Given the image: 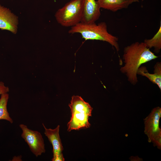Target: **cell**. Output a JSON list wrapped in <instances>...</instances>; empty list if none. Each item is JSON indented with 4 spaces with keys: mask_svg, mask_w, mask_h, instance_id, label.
<instances>
[{
    "mask_svg": "<svg viewBox=\"0 0 161 161\" xmlns=\"http://www.w3.org/2000/svg\"><path fill=\"white\" fill-rule=\"evenodd\" d=\"M144 42H136L125 47L123 59L124 65L120 69L133 84L138 81L137 71L142 64L158 58Z\"/></svg>",
    "mask_w": 161,
    "mask_h": 161,
    "instance_id": "cell-1",
    "label": "cell"
},
{
    "mask_svg": "<svg viewBox=\"0 0 161 161\" xmlns=\"http://www.w3.org/2000/svg\"><path fill=\"white\" fill-rule=\"evenodd\" d=\"M69 34L79 33L85 40H97L108 42L118 52L120 50L118 38L109 33L105 22L96 24L95 22L84 23L80 22L71 27Z\"/></svg>",
    "mask_w": 161,
    "mask_h": 161,
    "instance_id": "cell-2",
    "label": "cell"
},
{
    "mask_svg": "<svg viewBox=\"0 0 161 161\" xmlns=\"http://www.w3.org/2000/svg\"><path fill=\"white\" fill-rule=\"evenodd\" d=\"M69 106L71 116L67 124L68 131L89 128V118L92 116V108L80 97L73 95Z\"/></svg>",
    "mask_w": 161,
    "mask_h": 161,
    "instance_id": "cell-3",
    "label": "cell"
},
{
    "mask_svg": "<svg viewBox=\"0 0 161 161\" xmlns=\"http://www.w3.org/2000/svg\"><path fill=\"white\" fill-rule=\"evenodd\" d=\"M85 0H71L56 12L58 22L65 27H72L80 22Z\"/></svg>",
    "mask_w": 161,
    "mask_h": 161,
    "instance_id": "cell-4",
    "label": "cell"
},
{
    "mask_svg": "<svg viewBox=\"0 0 161 161\" xmlns=\"http://www.w3.org/2000/svg\"><path fill=\"white\" fill-rule=\"evenodd\" d=\"M19 126L22 131L21 137L28 145L32 152L36 157L44 153L45 144L41 133L29 129L24 124H20Z\"/></svg>",
    "mask_w": 161,
    "mask_h": 161,
    "instance_id": "cell-5",
    "label": "cell"
},
{
    "mask_svg": "<svg viewBox=\"0 0 161 161\" xmlns=\"http://www.w3.org/2000/svg\"><path fill=\"white\" fill-rule=\"evenodd\" d=\"M161 117V108L159 106L153 109L148 115L144 119V132L149 143L158 136L161 135L159 122Z\"/></svg>",
    "mask_w": 161,
    "mask_h": 161,
    "instance_id": "cell-6",
    "label": "cell"
},
{
    "mask_svg": "<svg viewBox=\"0 0 161 161\" xmlns=\"http://www.w3.org/2000/svg\"><path fill=\"white\" fill-rule=\"evenodd\" d=\"M18 24V17L9 8L0 4V29L16 34Z\"/></svg>",
    "mask_w": 161,
    "mask_h": 161,
    "instance_id": "cell-7",
    "label": "cell"
},
{
    "mask_svg": "<svg viewBox=\"0 0 161 161\" xmlns=\"http://www.w3.org/2000/svg\"><path fill=\"white\" fill-rule=\"evenodd\" d=\"M100 9L97 1L85 0L80 22L84 23L95 22L100 16Z\"/></svg>",
    "mask_w": 161,
    "mask_h": 161,
    "instance_id": "cell-8",
    "label": "cell"
},
{
    "mask_svg": "<svg viewBox=\"0 0 161 161\" xmlns=\"http://www.w3.org/2000/svg\"><path fill=\"white\" fill-rule=\"evenodd\" d=\"M42 125L45 130L44 134L52 146V158L62 154L63 147L59 134L60 125H58L54 129H51L47 128L43 123Z\"/></svg>",
    "mask_w": 161,
    "mask_h": 161,
    "instance_id": "cell-9",
    "label": "cell"
},
{
    "mask_svg": "<svg viewBox=\"0 0 161 161\" xmlns=\"http://www.w3.org/2000/svg\"><path fill=\"white\" fill-rule=\"evenodd\" d=\"M100 8L115 12L123 9L127 8L133 3L139 0H97Z\"/></svg>",
    "mask_w": 161,
    "mask_h": 161,
    "instance_id": "cell-10",
    "label": "cell"
},
{
    "mask_svg": "<svg viewBox=\"0 0 161 161\" xmlns=\"http://www.w3.org/2000/svg\"><path fill=\"white\" fill-rule=\"evenodd\" d=\"M154 73L148 72L146 68L144 66H140L138 69L137 74L147 78L153 83L157 85L161 90V63L158 62L154 67Z\"/></svg>",
    "mask_w": 161,
    "mask_h": 161,
    "instance_id": "cell-11",
    "label": "cell"
},
{
    "mask_svg": "<svg viewBox=\"0 0 161 161\" xmlns=\"http://www.w3.org/2000/svg\"><path fill=\"white\" fill-rule=\"evenodd\" d=\"M9 98L8 93L1 95L0 98V120H5L12 123L13 120L10 116L7 106Z\"/></svg>",
    "mask_w": 161,
    "mask_h": 161,
    "instance_id": "cell-12",
    "label": "cell"
},
{
    "mask_svg": "<svg viewBox=\"0 0 161 161\" xmlns=\"http://www.w3.org/2000/svg\"><path fill=\"white\" fill-rule=\"evenodd\" d=\"M161 24L154 36L150 39H145L144 43L148 48H154V52L158 53L161 49Z\"/></svg>",
    "mask_w": 161,
    "mask_h": 161,
    "instance_id": "cell-13",
    "label": "cell"
},
{
    "mask_svg": "<svg viewBox=\"0 0 161 161\" xmlns=\"http://www.w3.org/2000/svg\"><path fill=\"white\" fill-rule=\"evenodd\" d=\"M154 145L159 149L161 148V135H160L154 138L151 142Z\"/></svg>",
    "mask_w": 161,
    "mask_h": 161,
    "instance_id": "cell-14",
    "label": "cell"
},
{
    "mask_svg": "<svg viewBox=\"0 0 161 161\" xmlns=\"http://www.w3.org/2000/svg\"><path fill=\"white\" fill-rule=\"evenodd\" d=\"M9 91V87L6 86L4 82L0 81V95L8 93Z\"/></svg>",
    "mask_w": 161,
    "mask_h": 161,
    "instance_id": "cell-15",
    "label": "cell"
},
{
    "mask_svg": "<svg viewBox=\"0 0 161 161\" xmlns=\"http://www.w3.org/2000/svg\"><path fill=\"white\" fill-rule=\"evenodd\" d=\"M52 161H64L65 159L64 157L63 154H62L52 159Z\"/></svg>",
    "mask_w": 161,
    "mask_h": 161,
    "instance_id": "cell-16",
    "label": "cell"
},
{
    "mask_svg": "<svg viewBox=\"0 0 161 161\" xmlns=\"http://www.w3.org/2000/svg\"><path fill=\"white\" fill-rule=\"evenodd\" d=\"M144 1V0H142V1Z\"/></svg>",
    "mask_w": 161,
    "mask_h": 161,
    "instance_id": "cell-17",
    "label": "cell"
}]
</instances>
